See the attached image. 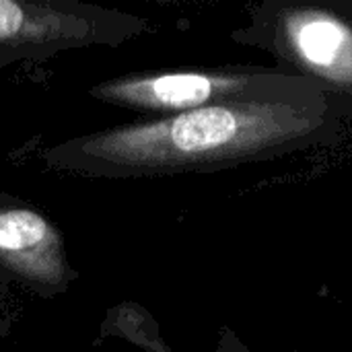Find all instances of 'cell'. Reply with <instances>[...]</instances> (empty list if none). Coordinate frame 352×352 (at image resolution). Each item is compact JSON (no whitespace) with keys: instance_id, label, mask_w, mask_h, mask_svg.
I'll list each match as a JSON object with an SVG mask.
<instances>
[{"instance_id":"cell-1","label":"cell","mask_w":352,"mask_h":352,"mask_svg":"<svg viewBox=\"0 0 352 352\" xmlns=\"http://www.w3.org/2000/svg\"><path fill=\"white\" fill-rule=\"evenodd\" d=\"M344 134L324 99L221 103L66 138L43 151V163L93 179L206 173L328 146Z\"/></svg>"},{"instance_id":"cell-2","label":"cell","mask_w":352,"mask_h":352,"mask_svg":"<svg viewBox=\"0 0 352 352\" xmlns=\"http://www.w3.org/2000/svg\"><path fill=\"white\" fill-rule=\"evenodd\" d=\"M231 37L314 85L352 132V0H264Z\"/></svg>"},{"instance_id":"cell-3","label":"cell","mask_w":352,"mask_h":352,"mask_svg":"<svg viewBox=\"0 0 352 352\" xmlns=\"http://www.w3.org/2000/svg\"><path fill=\"white\" fill-rule=\"evenodd\" d=\"M87 93L99 103L122 107L144 118H163L221 103H305L324 99L305 78L276 66L142 70L101 80Z\"/></svg>"},{"instance_id":"cell-4","label":"cell","mask_w":352,"mask_h":352,"mask_svg":"<svg viewBox=\"0 0 352 352\" xmlns=\"http://www.w3.org/2000/svg\"><path fill=\"white\" fill-rule=\"evenodd\" d=\"M148 29L140 14L80 0H0V68L93 45L116 47Z\"/></svg>"},{"instance_id":"cell-5","label":"cell","mask_w":352,"mask_h":352,"mask_svg":"<svg viewBox=\"0 0 352 352\" xmlns=\"http://www.w3.org/2000/svg\"><path fill=\"white\" fill-rule=\"evenodd\" d=\"M78 280L64 233L39 208L0 194V283H12L39 299H56Z\"/></svg>"},{"instance_id":"cell-6","label":"cell","mask_w":352,"mask_h":352,"mask_svg":"<svg viewBox=\"0 0 352 352\" xmlns=\"http://www.w3.org/2000/svg\"><path fill=\"white\" fill-rule=\"evenodd\" d=\"M217 352H254L241 338L235 330H231L229 326H223L219 330L217 336Z\"/></svg>"},{"instance_id":"cell-7","label":"cell","mask_w":352,"mask_h":352,"mask_svg":"<svg viewBox=\"0 0 352 352\" xmlns=\"http://www.w3.org/2000/svg\"><path fill=\"white\" fill-rule=\"evenodd\" d=\"M6 328H8V324H6V320H4V318L0 316V336H2L4 332H6Z\"/></svg>"}]
</instances>
